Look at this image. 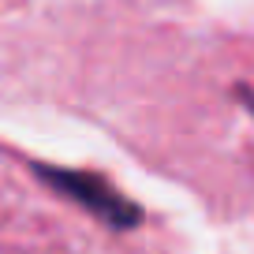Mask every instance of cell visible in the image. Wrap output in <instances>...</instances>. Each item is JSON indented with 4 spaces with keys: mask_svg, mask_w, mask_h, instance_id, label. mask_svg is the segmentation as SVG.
Instances as JSON below:
<instances>
[{
    "mask_svg": "<svg viewBox=\"0 0 254 254\" xmlns=\"http://www.w3.org/2000/svg\"><path fill=\"white\" fill-rule=\"evenodd\" d=\"M34 176H38L41 183H49L56 194L71 198L75 206H82L86 213L101 217V221L109 224V228H116V232H127V228H135V224L142 221V209H138L131 198H124L120 190H112L109 183H105L101 176H94V172H75V168H56V165H34Z\"/></svg>",
    "mask_w": 254,
    "mask_h": 254,
    "instance_id": "1",
    "label": "cell"
}]
</instances>
